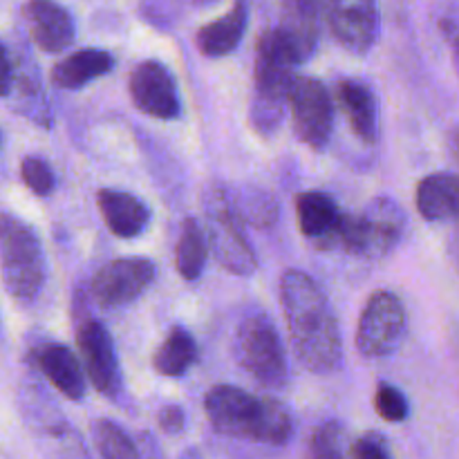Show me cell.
<instances>
[{
	"label": "cell",
	"mask_w": 459,
	"mask_h": 459,
	"mask_svg": "<svg viewBox=\"0 0 459 459\" xmlns=\"http://www.w3.org/2000/svg\"><path fill=\"white\" fill-rule=\"evenodd\" d=\"M433 22L448 48L455 45L459 40V0H435Z\"/></svg>",
	"instance_id": "4dcf8cb0"
},
{
	"label": "cell",
	"mask_w": 459,
	"mask_h": 459,
	"mask_svg": "<svg viewBox=\"0 0 459 459\" xmlns=\"http://www.w3.org/2000/svg\"><path fill=\"white\" fill-rule=\"evenodd\" d=\"M22 13H25V21L30 25L31 40L43 52H65L74 43V16L70 13V9L63 7L56 0H27Z\"/></svg>",
	"instance_id": "5bb4252c"
},
{
	"label": "cell",
	"mask_w": 459,
	"mask_h": 459,
	"mask_svg": "<svg viewBox=\"0 0 459 459\" xmlns=\"http://www.w3.org/2000/svg\"><path fill=\"white\" fill-rule=\"evenodd\" d=\"M281 303L300 366L314 375L334 372L343 359V339L321 285L307 273L290 269L281 278Z\"/></svg>",
	"instance_id": "6da1fadb"
},
{
	"label": "cell",
	"mask_w": 459,
	"mask_h": 459,
	"mask_svg": "<svg viewBox=\"0 0 459 459\" xmlns=\"http://www.w3.org/2000/svg\"><path fill=\"white\" fill-rule=\"evenodd\" d=\"M45 379L70 402H79L85 394V372L70 348L61 343H48L36 354Z\"/></svg>",
	"instance_id": "ac0fdd59"
},
{
	"label": "cell",
	"mask_w": 459,
	"mask_h": 459,
	"mask_svg": "<svg viewBox=\"0 0 459 459\" xmlns=\"http://www.w3.org/2000/svg\"><path fill=\"white\" fill-rule=\"evenodd\" d=\"M157 421H160V429L164 430V433L169 435H178L184 430V424H186V417H184V411L179 406H164L160 411V417H157Z\"/></svg>",
	"instance_id": "d6a6232c"
},
{
	"label": "cell",
	"mask_w": 459,
	"mask_h": 459,
	"mask_svg": "<svg viewBox=\"0 0 459 459\" xmlns=\"http://www.w3.org/2000/svg\"><path fill=\"white\" fill-rule=\"evenodd\" d=\"M13 85V67L7 48L0 43V97H7Z\"/></svg>",
	"instance_id": "836d02e7"
},
{
	"label": "cell",
	"mask_w": 459,
	"mask_h": 459,
	"mask_svg": "<svg viewBox=\"0 0 459 459\" xmlns=\"http://www.w3.org/2000/svg\"><path fill=\"white\" fill-rule=\"evenodd\" d=\"M281 4L282 22L278 30L300 65L314 56L321 39V0H281Z\"/></svg>",
	"instance_id": "9a60e30c"
},
{
	"label": "cell",
	"mask_w": 459,
	"mask_h": 459,
	"mask_svg": "<svg viewBox=\"0 0 459 459\" xmlns=\"http://www.w3.org/2000/svg\"><path fill=\"white\" fill-rule=\"evenodd\" d=\"M45 439H48L49 457L52 459H90L88 448L83 446V439L61 417L45 429Z\"/></svg>",
	"instance_id": "4316f807"
},
{
	"label": "cell",
	"mask_w": 459,
	"mask_h": 459,
	"mask_svg": "<svg viewBox=\"0 0 459 459\" xmlns=\"http://www.w3.org/2000/svg\"><path fill=\"white\" fill-rule=\"evenodd\" d=\"M299 65L278 27L260 34L255 45L254 97H251L249 119L260 137H273L285 121L290 90Z\"/></svg>",
	"instance_id": "3957f363"
},
{
	"label": "cell",
	"mask_w": 459,
	"mask_h": 459,
	"mask_svg": "<svg viewBox=\"0 0 459 459\" xmlns=\"http://www.w3.org/2000/svg\"><path fill=\"white\" fill-rule=\"evenodd\" d=\"M202 211L206 220V240L215 260L236 276H251L258 267V258L242 231V220L233 204L231 191L218 182L206 184L202 193Z\"/></svg>",
	"instance_id": "8992f818"
},
{
	"label": "cell",
	"mask_w": 459,
	"mask_h": 459,
	"mask_svg": "<svg viewBox=\"0 0 459 459\" xmlns=\"http://www.w3.org/2000/svg\"><path fill=\"white\" fill-rule=\"evenodd\" d=\"M97 204L108 231L115 233L117 238H124V240L142 236L151 224V209L146 206V202L139 200L133 193L101 188L97 193Z\"/></svg>",
	"instance_id": "2e32d148"
},
{
	"label": "cell",
	"mask_w": 459,
	"mask_h": 459,
	"mask_svg": "<svg viewBox=\"0 0 459 459\" xmlns=\"http://www.w3.org/2000/svg\"><path fill=\"white\" fill-rule=\"evenodd\" d=\"M336 101L341 112L348 117L352 133L363 143H375L379 139V106L375 92L366 83L343 79L336 85Z\"/></svg>",
	"instance_id": "e0dca14e"
},
{
	"label": "cell",
	"mask_w": 459,
	"mask_h": 459,
	"mask_svg": "<svg viewBox=\"0 0 459 459\" xmlns=\"http://www.w3.org/2000/svg\"><path fill=\"white\" fill-rule=\"evenodd\" d=\"M406 336V309L388 290L368 299L357 327V348L366 359H384L399 350Z\"/></svg>",
	"instance_id": "ba28073f"
},
{
	"label": "cell",
	"mask_w": 459,
	"mask_h": 459,
	"mask_svg": "<svg viewBox=\"0 0 459 459\" xmlns=\"http://www.w3.org/2000/svg\"><path fill=\"white\" fill-rule=\"evenodd\" d=\"M296 220H299V229L303 236L327 247L332 245V238L339 227L341 211L327 193L307 191L296 197Z\"/></svg>",
	"instance_id": "7402d4cb"
},
{
	"label": "cell",
	"mask_w": 459,
	"mask_h": 459,
	"mask_svg": "<svg viewBox=\"0 0 459 459\" xmlns=\"http://www.w3.org/2000/svg\"><path fill=\"white\" fill-rule=\"evenodd\" d=\"M375 408L379 412L381 420L390 421V424H402L411 415V406H408L406 394L399 388L390 384H379L375 393Z\"/></svg>",
	"instance_id": "f1b7e54d"
},
{
	"label": "cell",
	"mask_w": 459,
	"mask_h": 459,
	"mask_svg": "<svg viewBox=\"0 0 459 459\" xmlns=\"http://www.w3.org/2000/svg\"><path fill=\"white\" fill-rule=\"evenodd\" d=\"M197 361V343L186 327H173L152 357V368L161 377H184Z\"/></svg>",
	"instance_id": "603a6c76"
},
{
	"label": "cell",
	"mask_w": 459,
	"mask_h": 459,
	"mask_svg": "<svg viewBox=\"0 0 459 459\" xmlns=\"http://www.w3.org/2000/svg\"><path fill=\"white\" fill-rule=\"evenodd\" d=\"M128 90L134 108L152 119L170 121L178 119L182 112L178 81L170 74L169 67L155 58L134 65V70L130 72Z\"/></svg>",
	"instance_id": "30bf717a"
},
{
	"label": "cell",
	"mask_w": 459,
	"mask_h": 459,
	"mask_svg": "<svg viewBox=\"0 0 459 459\" xmlns=\"http://www.w3.org/2000/svg\"><path fill=\"white\" fill-rule=\"evenodd\" d=\"M92 439L101 459H139L137 446L124 429L110 420H97L92 424Z\"/></svg>",
	"instance_id": "484cf974"
},
{
	"label": "cell",
	"mask_w": 459,
	"mask_h": 459,
	"mask_svg": "<svg viewBox=\"0 0 459 459\" xmlns=\"http://www.w3.org/2000/svg\"><path fill=\"white\" fill-rule=\"evenodd\" d=\"M352 459H393V453L381 435L368 433L352 444Z\"/></svg>",
	"instance_id": "1f68e13d"
},
{
	"label": "cell",
	"mask_w": 459,
	"mask_h": 459,
	"mask_svg": "<svg viewBox=\"0 0 459 459\" xmlns=\"http://www.w3.org/2000/svg\"><path fill=\"white\" fill-rule=\"evenodd\" d=\"M76 343L83 357L85 377L103 397L117 399L121 393V368L117 361L115 341L106 325L99 321H83L76 332Z\"/></svg>",
	"instance_id": "4fadbf2b"
},
{
	"label": "cell",
	"mask_w": 459,
	"mask_h": 459,
	"mask_svg": "<svg viewBox=\"0 0 459 459\" xmlns=\"http://www.w3.org/2000/svg\"><path fill=\"white\" fill-rule=\"evenodd\" d=\"M209 258V240L195 218H186L182 224V231L178 238V249H175V267L184 281H197L206 267Z\"/></svg>",
	"instance_id": "cb8c5ba5"
},
{
	"label": "cell",
	"mask_w": 459,
	"mask_h": 459,
	"mask_svg": "<svg viewBox=\"0 0 459 459\" xmlns=\"http://www.w3.org/2000/svg\"><path fill=\"white\" fill-rule=\"evenodd\" d=\"M334 39L350 54L370 52L379 39L381 13L377 0H325Z\"/></svg>",
	"instance_id": "7c38bea8"
},
{
	"label": "cell",
	"mask_w": 459,
	"mask_h": 459,
	"mask_svg": "<svg viewBox=\"0 0 459 459\" xmlns=\"http://www.w3.org/2000/svg\"><path fill=\"white\" fill-rule=\"evenodd\" d=\"M233 352L242 370L263 388L281 390L287 384L285 348L267 316H249L238 325Z\"/></svg>",
	"instance_id": "52a82bcc"
},
{
	"label": "cell",
	"mask_w": 459,
	"mask_h": 459,
	"mask_svg": "<svg viewBox=\"0 0 459 459\" xmlns=\"http://www.w3.org/2000/svg\"><path fill=\"white\" fill-rule=\"evenodd\" d=\"M247 25H249V7H247L245 0H236L231 12L224 13L218 21L209 22V25L200 27V31L195 34L197 49L209 58L227 56L240 45Z\"/></svg>",
	"instance_id": "ffe728a7"
},
{
	"label": "cell",
	"mask_w": 459,
	"mask_h": 459,
	"mask_svg": "<svg viewBox=\"0 0 459 459\" xmlns=\"http://www.w3.org/2000/svg\"><path fill=\"white\" fill-rule=\"evenodd\" d=\"M204 411L211 426L227 437L282 446L294 433L285 403L272 397H254L238 385H213L206 393Z\"/></svg>",
	"instance_id": "7a4b0ae2"
},
{
	"label": "cell",
	"mask_w": 459,
	"mask_h": 459,
	"mask_svg": "<svg viewBox=\"0 0 459 459\" xmlns=\"http://www.w3.org/2000/svg\"><path fill=\"white\" fill-rule=\"evenodd\" d=\"M453 49V61H455V70H457V76H459V40L455 45H451Z\"/></svg>",
	"instance_id": "8d00e7d4"
},
{
	"label": "cell",
	"mask_w": 459,
	"mask_h": 459,
	"mask_svg": "<svg viewBox=\"0 0 459 459\" xmlns=\"http://www.w3.org/2000/svg\"><path fill=\"white\" fill-rule=\"evenodd\" d=\"M446 254L453 269L459 273V215L455 220H451V229H448L446 236Z\"/></svg>",
	"instance_id": "e575fe53"
},
{
	"label": "cell",
	"mask_w": 459,
	"mask_h": 459,
	"mask_svg": "<svg viewBox=\"0 0 459 459\" xmlns=\"http://www.w3.org/2000/svg\"><path fill=\"white\" fill-rule=\"evenodd\" d=\"M21 178L25 182V186L39 197L52 195L54 188H56V178H54L52 166L43 157H25L21 164Z\"/></svg>",
	"instance_id": "83f0119b"
},
{
	"label": "cell",
	"mask_w": 459,
	"mask_h": 459,
	"mask_svg": "<svg viewBox=\"0 0 459 459\" xmlns=\"http://www.w3.org/2000/svg\"><path fill=\"white\" fill-rule=\"evenodd\" d=\"M0 278L12 299L30 303L48 278L40 238L25 220L0 213Z\"/></svg>",
	"instance_id": "277c9868"
},
{
	"label": "cell",
	"mask_w": 459,
	"mask_h": 459,
	"mask_svg": "<svg viewBox=\"0 0 459 459\" xmlns=\"http://www.w3.org/2000/svg\"><path fill=\"white\" fill-rule=\"evenodd\" d=\"M446 146H448V152H451L453 161H455V166L459 169V124L453 126V128L448 130Z\"/></svg>",
	"instance_id": "d590c367"
},
{
	"label": "cell",
	"mask_w": 459,
	"mask_h": 459,
	"mask_svg": "<svg viewBox=\"0 0 459 459\" xmlns=\"http://www.w3.org/2000/svg\"><path fill=\"white\" fill-rule=\"evenodd\" d=\"M112 67H115V56L110 52L85 48L52 67V83L61 90H81L94 79L110 74Z\"/></svg>",
	"instance_id": "44dd1931"
},
{
	"label": "cell",
	"mask_w": 459,
	"mask_h": 459,
	"mask_svg": "<svg viewBox=\"0 0 459 459\" xmlns=\"http://www.w3.org/2000/svg\"><path fill=\"white\" fill-rule=\"evenodd\" d=\"M290 108L296 137L312 151H323L334 133V103L325 85L314 76H296Z\"/></svg>",
	"instance_id": "9c48e42d"
},
{
	"label": "cell",
	"mask_w": 459,
	"mask_h": 459,
	"mask_svg": "<svg viewBox=\"0 0 459 459\" xmlns=\"http://www.w3.org/2000/svg\"><path fill=\"white\" fill-rule=\"evenodd\" d=\"M408 227L406 211L393 197H375L359 215L341 213L332 245L366 260H381L394 251Z\"/></svg>",
	"instance_id": "5b68a950"
},
{
	"label": "cell",
	"mask_w": 459,
	"mask_h": 459,
	"mask_svg": "<svg viewBox=\"0 0 459 459\" xmlns=\"http://www.w3.org/2000/svg\"><path fill=\"white\" fill-rule=\"evenodd\" d=\"M157 267L148 258H119L99 269L92 278V296L101 307L117 309L137 300L155 281Z\"/></svg>",
	"instance_id": "8fae6325"
},
{
	"label": "cell",
	"mask_w": 459,
	"mask_h": 459,
	"mask_svg": "<svg viewBox=\"0 0 459 459\" xmlns=\"http://www.w3.org/2000/svg\"><path fill=\"white\" fill-rule=\"evenodd\" d=\"M240 220L258 229H269L278 222V204L269 193L255 186H242L238 193H231Z\"/></svg>",
	"instance_id": "d4e9b609"
},
{
	"label": "cell",
	"mask_w": 459,
	"mask_h": 459,
	"mask_svg": "<svg viewBox=\"0 0 459 459\" xmlns=\"http://www.w3.org/2000/svg\"><path fill=\"white\" fill-rule=\"evenodd\" d=\"M305 459H345L339 424H325L314 433Z\"/></svg>",
	"instance_id": "f546056e"
},
{
	"label": "cell",
	"mask_w": 459,
	"mask_h": 459,
	"mask_svg": "<svg viewBox=\"0 0 459 459\" xmlns=\"http://www.w3.org/2000/svg\"><path fill=\"white\" fill-rule=\"evenodd\" d=\"M417 211L429 222H451L459 215V173H433L417 186Z\"/></svg>",
	"instance_id": "d6986e66"
}]
</instances>
